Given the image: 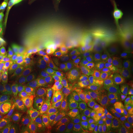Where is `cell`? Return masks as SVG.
Listing matches in <instances>:
<instances>
[{
    "label": "cell",
    "instance_id": "cell-1",
    "mask_svg": "<svg viewBox=\"0 0 133 133\" xmlns=\"http://www.w3.org/2000/svg\"><path fill=\"white\" fill-rule=\"evenodd\" d=\"M43 0H29L28 5L26 6L22 19V28L20 30V34L16 48L14 66L11 72L12 80L14 81V82L16 81L18 78L23 48L26 42L29 30L30 29L31 26L38 16L43 14Z\"/></svg>",
    "mask_w": 133,
    "mask_h": 133
},
{
    "label": "cell",
    "instance_id": "cell-2",
    "mask_svg": "<svg viewBox=\"0 0 133 133\" xmlns=\"http://www.w3.org/2000/svg\"><path fill=\"white\" fill-rule=\"evenodd\" d=\"M9 98V79L6 63L0 65V112H5Z\"/></svg>",
    "mask_w": 133,
    "mask_h": 133
},
{
    "label": "cell",
    "instance_id": "cell-3",
    "mask_svg": "<svg viewBox=\"0 0 133 133\" xmlns=\"http://www.w3.org/2000/svg\"><path fill=\"white\" fill-rule=\"evenodd\" d=\"M18 127L14 121L5 114L0 112V133H16Z\"/></svg>",
    "mask_w": 133,
    "mask_h": 133
},
{
    "label": "cell",
    "instance_id": "cell-4",
    "mask_svg": "<svg viewBox=\"0 0 133 133\" xmlns=\"http://www.w3.org/2000/svg\"><path fill=\"white\" fill-rule=\"evenodd\" d=\"M12 44L10 38L5 36L0 39V65L7 63Z\"/></svg>",
    "mask_w": 133,
    "mask_h": 133
},
{
    "label": "cell",
    "instance_id": "cell-5",
    "mask_svg": "<svg viewBox=\"0 0 133 133\" xmlns=\"http://www.w3.org/2000/svg\"><path fill=\"white\" fill-rule=\"evenodd\" d=\"M22 11V8L16 5H10V6H9L6 9L3 16L8 19L10 22L16 24L21 17Z\"/></svg>",
    "mask_w": 133,
    "mask_h": 133
},
{
    "label": "cell",
    "instance_id": "cell-6",
    "mask_svg": "<svg viewBox=\"0 0 133 133\" xmlns=\"http://www.w3.org/2000/svg\"><path fill=\"white\" fill-rule=\"evenodd\" d=\"M24 2H25V0H13L11 5H16V6H19L20 8H23Z\"/></svg>",
    "mask_w": 133,
    "mask_h": 133
},
{
    "label": "cell",
    "instance_id": "cell-7",
    "mask_svg": "<svg viewBox=\"0 0 133 133\" xmlns=\"http://www.w3.org/2000/svg\"><path fill=\"white\" fill-rule=\"evenodd\" d=\"M66 1V0H58V6L62 5V4H64Z\"/></svg>",
    "mask_w": 133,
    "mask_h": 133
},
{
    "label": "cell",
    "instance_id": "cell-8",
    "mask_svg": "<svg viewBox=\"0 0 133 133\" xmlns=\"http://www.w3.org/2000/svg\"><path fill=\"white\" fill-rule=\"evenodd\" d=\"M36 133H50L47 132V131H44V130H40V131H38Z\"/></svg>",
    "mask_w": 133,
    "mask_h": 133
},
{
    "label": "cell",
    "instance_id": "cell-9",
    "mask_svg": "<svg viewBox=\"0 0 133 133\" xmlns=\"http://www.w3.org/2000/svg\"><path fill=\"white\" fill-rule=\"evenodd\" d=\"M2 15L1 12H0V22H1V19H2ZM0 30H1V28H0Z\"/></svg>",
    "mask_w": 133,
    "mask_h": 133
}]
</instances>
